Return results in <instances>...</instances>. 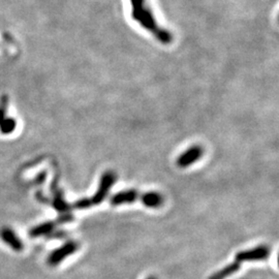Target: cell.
<instances>
[{
	"instance_id": "cell-11",
	"label": "cell",
	"mask_w": 279,
	"mask_h": 279,
	"mask_svg": "<svg viewBox=\"0 0 279 279\" xmlns=\"http://www.w3.org/2000/svg\"><path fill=\"white\" fill-rule=\"evenodd\" d=\"M17 127V120L10 117H6L0 123V132L2 134H9L15 131Z\"/></svg>"
},
{
	"instance_id": "cell-6",
	"label": "cell",
	"mask_w": 279,
	"mask_h": 279,
	"mask_svg": "<svg viewBox=\"0 0 279 279\" xmlns=\"http://www.w3.org/2000/svg\"><path fill=\"white\" fill-rule=\"evenodd\" d=\"M0 237L3 242L8 244L12 249L16 251H21L23 249V243L18 238V236L9 229V227H2L0 230Z\"/></svg>"
},
{
	"instance_id": "cell-14",
	"label": "cell",
	"mask_w": 279,
	"mask_h": 279,
	"mask_svg": "<svg viewBox=\"0 0 279 279\" xmlns=\"http://www.w3.org/2000/svg\"><path fill=\"white\" fill-rule=\"evenodd\" d=\"M90 206H92L91 204V201L89 199H82V200H79L78 202H76L74 204V208H77V209H86V208H89Z\"/></svg>"
},
{
	"instance_id": "cell-9",
	"label": "cell",
	"mask_w": 279,
	"mask_h": 279,
	"mask_svg": "<svg viewBox=\"0 0 279 279\" xmlns=\"http://www.w3.org/2000/svg\"><path fill=\"white\" fill-rule=\"evenodd\" d=\"M55 222L52 221H47L44 223H40L34 227H32L29 231V236H31L32 238H36V237H40V236H45V235H49L50 233H52L54 231L55 227Z\"/></svg>"
},
{
	"instance_id": "cell-1",
	"label": "cell",
	"mask_w": 279,
	"mask_h": 279,
	"mask_svg": "<svg viewBox=\"0 0 279 279\" xmlns=\"http://www.w3.org/2000/svg\"><path fill=\"white\" fill-rule=\"evenodd\" d=\"M131 17L147 31L157 38L161 44L169 45L173 41V34L169 30L160 27L146 0H130Z\"/></svg>"
},
{
	"instance_id": "cell-10",
	"label": "cell",
	"mask_w": 279,
	"mask_h": 279,
	"mask_svg": "<svg viewBox=\"0 0 279 279\" xmlns=\"http://www.w3.org/2000/svg\"><path fill=\"white\" fill-rule=\"evenodd\" d=\"M239 269H240V263H238V262L232 263L231 265L221 269V270L212 274L209 277V279H225L226 277H229V276H231V275L235 274L236 272L239 271Z\"/></svg>"
},
{
	"instance_id": "cell-13",
	"label": "cell",
	"mask_w": 279,
	"mask_h": 279,
	"mask_svg": "<svg viewBox=\"0 0 279 279\" xmlns=\"http://www.w3.org/2000/svg\"><path fill=\"white\" fill-rule=\"evenodd\" d=\"M8 108V96L2 95L0 98V123L6 118V113Z\"/></svg>"
},
{
	"instance_id": "cell-5",
	"label": "cell",
	"mask_w": 279,
	"mask_h": 279,
	"mask_svg": "<svg viewBox=\"0 0 279 279\" xmlns=\"http://www.w3.org/2000/svg\"><path fill=\"white\" fill-rule=\"evenodd\" d=\"M202 155L203 149L201 146H192L180 155L176 163L179 168H187L193 164V162L198 161L202 157Z\"/></svg>"
},
{
	"instance_id": "cell-16",
	"label": "cell",
	"mask_w": 279,
	"mask_h": 279,
	"mask_svg": "<svg viewBox=\"0 0 279 279\" xmlns=\"http://www.w3.org/2000/svg\"><path fill=\"white\" fill-rule=\"evenodd\" d=\"M148 279H155V278H153V277H150V278H148Z\"/></svg>"
},
{
	"instance_id": "cell-3",
	"label": "cell",
	"mask_w": 279,
	"mask_h": 279,
	"mask_svg": "<svg viewBox=\"0 0 279 279\" xmlns=\"http://www.w3.org/2000/svg\"><path fill=\"white\" fill-rule=\"evenodd\" d=\"M78 248H79L78 243L74 241H69L65 243L64 245H62L60 248H58V249L54 250L50 254L48 258V264L50 266H56L60 264L64 258H66L72 253H75L78 250Z\"/></svg>"
},
{
	"instance_id": "cell-4",
	"label": "cell",
	"mask_w": 279,
	"mask_h": 279,
	"mask_svg": "<svg viewBox=\"0 0 279 279\" xmlns=\"http://www.w3.org/2000/svg\"><path fill=\"white\" fill-rule=\"evenodd\" d=\"M269 254H270V249L267 246H258L253 248V249L238 252L236 254V262L242 263L250 261H262L266 260Z\"/></svg>"
},
{
	"instance_id": "cell-2",
	"label": "cell",
	"mask_w": 279,
	"mask_h": 279,
	"mask_svg": "<svg viewBox=\"0 0 279 279\" xmlns=\"http://www.w3.org/2000/svg\"><path fill=\"white\" fill-rule=\"evenodd\" d=\"M116 180V176L113 172H107L102 175L100 179L98 190L93 195V198L90 200L92 205H98L100 204L107 196L111 186L114 184Z\"/></svg>"
},
{
	"instance_id": "cell-7",
	"label": "cell",
	"mask_w": 279,
	"mask_h": 279,
	"mask_svg": "<svg viewBox=\"0 0 279 279\" xmlns=\"http://www.w3.org/2000/svg\"><path fill=\"white\" fill-rule=\"evenodd\" d=\"M140 193L134 190H124L116 193L114 196L111 198V204L113 206H119L122 204H127V203H133L136 200L140 199Z\"/></svg>"
},
{
	"instance_id": "cell-15",
	"label": "cell",
	"mask_w": 279,
	"mask_h": 279,
	"mask_svg": "<svg viewBox=\"0 0 279 279\" xmlns=\"http://www.w3.org/2000/svg\"><path fill=\"white\" fill-rule=\"evenodd\" d=\"M72 219H74V217L72 215L66 213H62V215L59 216V218L56 220L55 223H66V222H70Z\"/></svg>"
},
{
	"instance_id": "cell-8",
	"label": "cell",
	"mask_w": 279,
	"mask_h": 279,
	"mask_svg": "<svg viewBox=\"0 0 279 279\" xmlns=\"http://www.w3.org/2000/svg\"><path fill=\"white\" fill-rule=\"evenodd\" d=\"M140 199L142 203L146 207H148V208H158V207L162 205V202H163L161 194L158 192H154V191L141 194Z\"/></svg>"
},
{
	"instance_id": "cell-12",
	"label": "cell",
	"mask_w": 279,
	"mask_h": 279,
	"mask_svg": "<svg viewBox=\"0 0 279 279\" xmlns=\"http://www.w3.org/2000/svg\"><path fill=\"white\" fill-rule=\"evenodd\" d=\"M53 207L60 213H66L70 208V206L68 204H66L65 201L62 199L61 194L55 195L54 201H53Z\"/></svg>"
}]
</instances>
